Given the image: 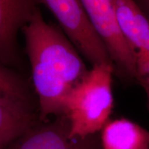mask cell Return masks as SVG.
I'll return each mask as SVG.
<instances>
[{"mask_svg":"<svg viewBox=\"0 0 149 149\" xmlns=\"http://www.w3.org/2000/svg\"><path fill=\"white\" fill-rule=\"evenodd\" d=\"M6 149H102L100 137H72L70 124L66 115L46 122H38L26 133Z\"/></svg>","mask_w":149,"mask_h":149,"instance_id":"7","label":"cell"},{"mask_svg":"<svg viewBox=\"0 0 149 149\" xmlns=\"http://www.w3.org/2000/svg\"><path fill=\"white\" fill-rule=\"evenodd\" d=\"M100 141L102 149H149V130L126 118L109 120Z\"/></svg>","mask_w":149,"mask_h":149,"instance_id":"9","label":"cell"},{"mask_svg":"<svg viewBox=\"0 0 149 149\" xmlns=\"http://www.w3.org/2000/svg\"><path fill=\"white\" fill-rule=\"evenodd\" d=\"M42 0H0V61L10 67L19 61L17 34L32 21Z\"/></svg>","mask_w":149,"mask_h":149,"instance_id":"8","label":"cell"},{"mask_svg":"<svg viewBox=\"0 0 149 149\" xmlns=\"http://www.w3.org/2000/svg\"><path fill=\"white\" fill-rule=\"evenodd\" d=\"M22 31L38 97L40 121L46 122L51 115H64L67 97L89 70L64 31L47 23L40 8Z\"/></svg>","mask_w":149,"mask_h":149,"instance_id":"1","label":"cell"},{"mask_svg":"<svg viewBox=\"0 0 149 149\" xmlns=\"http://www.w3.org/2000/svg\"><path fill=\"white\" fill-rule=\"evenodd\" d=\"M81 1L91 24L109 50L115 72L137 81L135 59L119 25L115 0Z\"/></svg>","mask_w":149,"mask_h":149,"instance_id":"5","label":"cell"},{"mask_svg":"<svg viewBox=\"0 0 149 149\" xmlns=\"http://www.w3.org/2000/svg\"><path fill=\"white\" fill-rule=\"evenodd\" d=\"M143 4L144 6L146 8V10H148V13H149V0H142Z\"/></svg>","mask_w":149,"mask_h":149,"instance_id":"10","label":"cell"},{"mask_svg":"<svg viewBox=\"0 0 149 149\" xmlns=\"http://www.w3.org/2000/svg\"><path fill=\"white\" fill-rule=\"evenodd\" d=\"M40 110L26 81L10 67L0 66V149H6L37 122Z\"/></svg>","mask_w":149,"mask_h":149,"instance_id":"3","label":"cell"},{"mask_svg":"<svg viewBox=\"0 0 149 149\" xmlns=\"http://www.w3.org/2000/svg\"><path fill=\"white\" fill-rule=\"evenodd\" d=\"M42 1L70 42L92 66L103 64L114 66L107 46L91 24L81 0Z\"/></svg>","mask_w":149,"mask_h":149,"instance_id":"4","label":"cell"},{"mask_svg":"<svg viewBox=\"0 0 149 149\" xmlns=\"http://www.w3.org/2000/svg\"><path fill=\"white\" fill-rule=\"evenodd\" d=\"M117 17L135 57L137 81L146 93L149 110V19L135 0H115Z\"/></svg>","mask_w":149,"mask_h":149,"instance_id":"6","label":"cell"},{"mask_svg":"<svg viewBox=\"0 0 149 149\" xmlns=\"http://www.w3.org/2000/svg\"><path fill=\"white\" fill-rule=\"evenodd\" d=\"M114 72L112 64L93 66L70 93L64 115L69 120L72 137L85 138L95 135L109 122L114 104L112 91Z\"/></svg>","mask_w":149,"mask_h":149,"instance_id":"2","label":"cell"}]
</instances>
